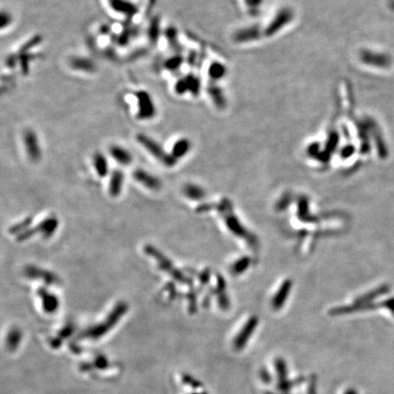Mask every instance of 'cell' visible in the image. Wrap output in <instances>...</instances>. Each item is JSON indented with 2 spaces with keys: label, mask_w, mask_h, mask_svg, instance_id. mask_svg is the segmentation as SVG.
<instances>
[{
  "label": "cell",
  "mask_w": 394,
  "mask_h": 394,
  "mask_svg": "<svg viewBox=\"0 0 394 394\" xmlns=\"http://www.w3.org/2000/svg\"><path fill=\"white\" fill-rule=\"evenodd\" d=\"M181 63H182V58L179 56H173V57L167 59L164 62L163 66L166 70H177L178 68L180 67Z\"/></svg>",
  "instance_id": "21"
},
{
  "label": "cell",
  "mask_w": 394,
  "mask_h": 394,
  "mask_svg": "<svg viewBox=\"0 0 394 394\" xmlns=\"http://www.w3.org/2000/svg\"><path fill=\"white\" fill-rule=\"evenodd\" d=\"M260 375H261V379H262L264 382H266V383L270 382V375H269L268 371H267V370H263V371H261V372H260Z\"/></svg>",
  "instance_id": "27"
},
{
  "label": "cell",
  "mask_w": 394,
  "mask_h": 394,
  "mask_svg": "<svg viewBox=\"0 0 394 394\" xmlns=\"http://www.w3.org/2000/svg\"><path fill=\"white\" fill-rule=\"evenodd\" d=\"M24 275L31 279L41 280L47 286H58L61 282L59 277L53 272L35 266H27L24 268Z\"/></svg>",
  "instance_id": "6"
},
{
  "label": "cell",
  "mask_w": 394,
  "mask_h": 394,
  "mask_svg": "<svg viewBox=\"0 0 394 394\" xmlns=\"http://www.w3.org/2000/svg\"><path fill=\"white\" fill-rule=\"evenodd\" d=\"M257 325V319L253 317L248 321L247 324L244 326V328L242 329V331H240L237 336L236 337V339L234 340L233 345L234 348L236 350H242L243 348L246 347L248 340L250 339L251 335L254 332L255 327Z\"/></svg>",
  "instance_id": "8"
},
{
  "label": "cell",
  "mask_w": 394,
  "mask_h": 394,
  "mask_svg": "<svg viewBox=\"0 0 394 394\" xmlns=\"http://www.w3.org/2000/svg\"><path fill=\"white\" fill-rule=\"evenodd\" d=\"M190 148H191V143L186 138L179 139L174 142L171 155L177 160L179 158L184 157L189 152Z\"/></svg>",
  "instance_id": "17"
},
{
  "label": "cell",
  "mask_w": 394,
  "mask_h": 394,
  "mask_svg": "<svg viewBox=\"0 0 394 394\" xmlns=\"http://www.w3.org/2000/svg\"></svg>",
  "instance_id": "29"
},
{
  "label": "cell",
  "mask_w": 394,
  "mask_h": 394,
  "mask_svg": "<svg viewBox=\"0 0 394 394\" xmlns=\"http://www.w3.org/2000/svg\"><path fill=\"white\" fill-rule=\"evenodd\" d=\"M137 100V119L141 121H149L155 118L157 112L155 101L152 95L147 91L140 90L134 93Z\"/></svg>",
  "instance_id": "5"
},
{
  "label": "cell",
  "mask_w": 394,
  "mask_h": 394,
  "mask_svg": "<svg viewBox=\"0 0 394 394\" xmlns=\"http://www.w3.org/2000/svg\"><path fill=\"white\" fill-rule=\"evenodd\" d=\"M127 310H128V305L126 304V302H119L114 307V309L111 310L110 314L106 317V319L102 323L94 326L90 330H88L84 333V336L86 338H93V339H97L99 337H101L103 334L109 331L114 325L118 323V321L127 312Z\"/></svg>",
  "instance_id": "1"
},
{
  "label": "cell",
  "mask_w": 394,
  "mask_h": 394,
  "mask_svg": "<svg viewBox=\"0 0 394 394\" xmlns=\"http://www.w3.org/2000/svg\"><path fill=\"white\" fill-rule=\"evenodd\" d=\"M24 144L27 155L32 162H39L41 159V148L39 144V137L33 130H26L23 134Z\"/></svg>",
  "instance_id": "7"
},
{
  "label": "cell",
  "mask_w": 394,
  "mask_h": 394,
  "mask_svg": "<svg viewBox=\"0 0 394 394\" xmlns=\"http://www.w3.org/2000/svg\"><path fill=\"white\" fill-rule=\"evenodd\" d=\"M17 62H18L17 55H10L6 59V65L8 68H15Z\"/></svg>",
  "instance_id": "26"
},
{
  "label": "cell",
  "mask_w": 394,
  "mask_h": 394,
  "mask_svg": "<svg viewBox=\"0 0 394 394\" xmlns=\"http://www.w3.org/2000/svg\"><path fill=\"white\" fill-rule=\"evenodd\" d=\"M133 177L141 185L145 186L152 191H158L162 187V182L159 180V178L142 169H136L134 171Z\"/></svg>",
  "instance_id": "9"
},
{
  "label": "cell",
  "mask_w": 394,
  "mask_h": 394,
  "mask_svg": "<svg viewBox=\"0 0 394 394\" xmlns=\"http://www.w3.org/2000/svg\"><path fill=\"white\" fill-rule=\"evenodd\" d=\"M70 68L73 70L83 71V72H93L95 71L94 62L83 57H73L70 60Z\"/></svg>",
  "instance_id": "15"
},
{
  "label": "cell",
  "mask_w": 394,
  "mask_h": 394,
  "mask_svg": "<svg viewBox=\"0 0 394 394\" xmlns=\"http://www.w3.org/2000/svg\"><path fill=\"white\" fill-rule=\"evenodd\" d=\"M93 166L100 177H106L109 173V163L107 158L101 153L93 155Z\"/></svg>",
  "instance_id": "16"
},
{
  "label": "cell",
  "mask_w": 394,
  "mask_h": 394,
  "mask_svg": "<svg viewBox=\"0 0 394 394\" xmlns=\"http://www.w3.org/2000/svg\"><path fill=\"white\" fill-rule=\"evenodd\" d=\"M111 8L118 13L132 16L138 11L137 6L129 0H109Z\"/></svg>",
  "instance_id": "12"
},
{
  "label": "cell",
  "mask_w": 394,
  "mask_h": 394,
  "mask_svg": "<svg viewBox=\"0 0 394 394\" xmlns=\"http://www.w3.org/2000/svg\"><path fill=\"white\" fill-rule=\"evenodd\" d=\"M184 193L186 196L193 200H200L203 198L205 192L203 191L201 187L193 185H187L184 188Z\"/></svg>",
  "instance_id": "18"
},
{
  "label": "cell",
  "mask_w": 394,
  "mask_h": 394,
  "mask_svg": "<svg viewBox=\"0 0 394 394\" xmlns=\"http://www.w3.org/2000/svg\"><path fill=\"white\" fill-rule=\"evenodd\" d=\"M188 87L189 86L187 84L186 79H179L177 82L175 83V85H174V92L179 95L184 94L188 90Z\"/></svg>",
  "instance_id": "24"
},
{
  "label": "cell",
  "mask_w": 394,
  "mask_h": 394,
  "mask_svg": "<svg viewBox=\"0 0 394 394\" xmlns=\"http://www.w3.org/2000/svg\"><path fill=\"white\" fill-rule=\"evenodd\" d=\"M344 394H358V393L356 392V390H354V389H348V390H347V391H346V392L344 393Z\"/></svg>",
  "instance_id": "28"
},
{
  "label": "cell",
  "mask_w": 394,
  "mask_h": 394,
  "mask_svg": "<svg viewBox=\"0 0 394 394\" xmlns=\"http://www.w3.org/2000/svg\"><path fill=\"white\" fill-rule=\"evenodd\" d=\"M20 340V332L17 330H12L8 334V343L15 346Z\"/></svg>",
  "instance_id": "25"
},
{
  "label": "cell",
  "mask_w": 394,
  "mask_h": 394,
  "mask_svg": "<svg viewBox=\"0 0 394 394\" xmlns=\"http://www.w3.org/2000/svg\"><path fill=\"white\" fill-rule=\"evenodd\" d=\"M109 152L111 157L122 165H129L133 160L131 153L120 145H111L109 148Z\"/></svg>",
  "instance_id": "13"
},
{
  "label": "cell",
  "mask_w": 394,
  "mask_h": 394,
  "mask_svg": "<svg viewBox=\"0 0 394 394\" xmlns=\"http://www.w3.org/2000/svg\"><path fill=\"white\" fill-rule=\"evenodd\" d=\"M124 181V174L122 171L114 170L111 173L110 185H109V193L111 196L116 197L118 195H120V193L123 190Z\"/></svg>",
  "instance_id": "14"
},
{
  "label": "cell",
  "mask_w": 394,
  "mask_h": 394,
  "mask_svg": "<svg viewBox=\"0 0 394 394\" xmlns=\"http://www.w3.org/2000/svg\"><path fill=\"white\" fill-rule=\"evenodd\" d=\"M275 368L278 375V389L283 393H288L293 387V380H287V370L286 362L282 359H277L275 362Z\"/></svg>",
  "instance_id": "10"
},
{
  "label": "cell",
  "mask_w": 394,
  "mask_h": 394,
  "mask_svg": "<svg viewBox=\"0 0 394 394\" xmlns=\"http://www.w3.org/2000/svg\"><path fill=\"white\" fill-rule=\"evenodd\" d=\"M136 141L148 151L151 155H153L159 162H162L163 165L172 167L176 164L177 160L173 155L165 152V150L156 141L152 139L146 134L138 133L136 135Z\"/></svg>",
  "instance_id": "3"
},
{
  "label": "cell",
  "mask_w": 394,
  "mask_h": 394,
  "mask_svg": "<svg viewBox=\"0 0 394 394\" xmlns=\"http://www.w3.org/2000/svg\"><path fill=\"white\" fill-rule=\"evenodd\" d=\"M32 223V217H27L25 218L23 221H20L19 223L12 225L9 228V233H11L12 235H19L21 233L25 232L29 229V226L31 225Z\"/></svg>",
  "instance_id": "19"
},
{
  "label": "cell",
  "mask_w": 394,
  "mask_h": 394,
  "mask_svg": "<svg viewBox=\"0 0 394 394\" xmlns=\"http://www.w3.org/2000/svg\"><path fill=\"white\" fill-rule=\"evenodd\" d=\"M40 41H41V38H40L39 36L33 37L31 40H29L28 42H26V43L24 44L23 47H21L19 52H28L32 47H36L38 44H39Z\"/></svg>",
  "instance_id": "23"
},
{
  "label": "cell",
  "mask_w": 394,
  "mask_h": 394,
  "mask_svg": "<svg viewBox=\"0 0 394 394\" xmlns=\"http://www.w3.org/2000/svg\"><path fill=\"white\" fill-rule=\"evenodd\" d=\"M159 34H160L159 21L158 19L155 18L149 27V39H151L152 42H156L159 38Z\"/></svg>",
  "instance_id": "20"
},
{
  "label": "cell",
  "mask_w": 394,
  "mask_h": 394,
  "mask_svg": "<svg viewBox=\"0 0 394 394\" xmlns=\"http://www.w3.org/2000/svg\"><path fill=\"white\" fill-rule=\"evenodd\" d=\"M38 295L41 299L42 308L47 313H53L58 310L60 300L54 294L50 293L45 287H40L38 290Z\"/></svg>",
  "instance_id": "11"
},
{
  "label": "cell",
  "mask_w": 394,
  "mask_h": 394,
  "mask_svg": "<svg viewBox=\"0 0 394 394\" xmlns=\"http://www.w3.org/2000/svg\"><path fill=\"white\" fill-rule=\"evenodd\" d=\"M12 21H13V18H12L11 14L7 12V11H5V10H3V11L1 12V15H0V26H1V30H5L6 28L9 27V26L11 25V23H12Z\"/></svg>",
  "instance_id": "22"
},
{
  "label": "cell",
  "mask_w": 394,
  "mask_h": 394,
  "mask_svg": "<svg viewBox=\"0 0 394 394\" xmlns=\"http://www.w3.org/2000/svg\"><path fill=\"white\" fill-rule=\"evenodd\" d=\"M143 250H144L145 254L155 258L160 269L169 274L173 279H175L180 283H190L191 282V280L189 278H186L181 271L178 270L166 255L162 254V252L159 251L155 247L152 245H147L143 248Z\"/></svg>",
  "instance_id": "2"
},
{
  "label": "cell",
  "mask_w": 394,
  "mask_h": 394,
  "mask_svg": "<svg viewBox=\"0 0 394 394\" xmlns=\"http://www.w3.org/2000/svg\"><path fill=\"white\" fill-rule=\"evenodd\" d=\"M59 224H60V222H59L58 218L54 216L47 217L46 219H44L42 222H40L36 227L29 228L27 231L17 235L16 240L19 242H22V241L31 238L33 236L37 235L38 233H39L43 237L49 238L53 236L55 231L57 230Z\"/></svg>",
  "instance_id": "4"
}]
</instances>
